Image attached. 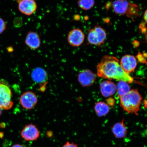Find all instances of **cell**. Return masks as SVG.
Listing matches in <instances>:
<instances>
[{"instance_id":"1","label":"cell","mask_w":147,"mask_h":147,"mask_svg":"<svg viewBox=\"0 0 147 147\" xmlns=\"http://www.w3.org/2000/svg\"><path fill=\"white\" fill-rule=\"evenodd\" d=\"M97 76L108 80H115L130 84L134 79L125 72L121 67L118 59L115 57L104 56L97 66Z\"/></svg>"},{"instance_id":"2","label":"cell","mask_w":147,"mask_h":147,"mask_svg":"<svg viewBox=\"0 0 147 147\" xmlns=\"http://www.w3.org/2000/svg\"><path fill=\"white\" fill-rule=\"evenodd\" d=\"M120 105L128 113L138 115L142 97L137 90H130L126 94L119 97Z\"/></svg>"},{"instance_id":"3","label":"cell","mask_w":147,"mask_h":147,"mask_svg":"<svg viewBox=\"0 0 147 147\" xmlns=\"http://www.w3.org/2000/svg\"><path fill=\"white\" fill-rule=\"evenodd\" d=\"M112 7L116 14L126 15L131 18L139 16L141 11L138 5L127 0H115L112 3Z\"/></svg>"},{"instance_id":"4","label":"cell","mask_w":147,"mask_h":147,"mask_svg":"<svg viewBox=\"0 0 147 147\" xmlns=\"http://www.w3.org/2000/svg\"><path fill=\"white\" fill-rule=\"evenodd\" d=\"M107 38V33L105 29L99 25L94 28L90 29L88 32V43L91 45L100 47L104 44Z\"/></svg>"},{"instance_id":"5","label":"cell","mask_w":147,"mask_h":147,"mask_svg":"<svg viewBox=\"0 0 147 147\" xmlns=\"http://www.w3.org/2000/svg\"><path fill=\"white\" fill-rule=\"evenodd\" d=\"M11 90L5 83L0 81V107L1 109H10L13 105L11 100Z\"/></svg>"},{"instance_id":"6","label":"cell","mask_w":147,"mask_h":147,"mask_svg":"<svg viewBox=\"0 0 147 147\" xmlns=\"http://www.w3.org/2000/svg\"><path fill=\"white\" fill-rule=\"evenodd\" d=\"M38 97L34 92L27 91L24 92L20 97V102L22 107L27 110H31L36 105Z\"/></svg>"},{"instance_id":"7","label":"cell","mask_w":147,"mask_h":147,"mask_svg":"<svg viewBox=\"0 0 147 147\" xmlns=\"http://www.w3.org/2000/svg\"><path fill=\"white\" fill-rule=\"evenodd\" d=\"M84 39L85 35L80 29H73L68 34V42L70 45L73 47H80L84 43Z\"/></svg>"},{"instance_id":"8","label":"cell","mask_w":147,"mask_h":147,"mask_svg":"<svg viewBox=\"0 0 147 147\" xmlns=\"http://www.w3.org/2000/svg\"><path fill=\"white\" fill-rule=\"evenodd\" d=\"M40 131L34 125L30 124L25 126L21 133V136L27 141H34L40 136Z\"/></svg>"},{"instance_id":"9","label":"cell","mask_w":147,"mask_h":147,"mask_svg":"<svg viewBox=\"0 0 147 147\" xmlns=\"http://www.w3.org/2000/svg\"><path fill=\"white\" fill-rule=\"evenodd\" d=\"M96 75L89 69L84 70L79 74L78 80L83 87H90L93 85L96 80Z\"/></svg>"},{"instance_id":"10","label":"cell","mask_w":147,"mask_h":147,"mask_svg":"<svg viewBox=\"0 0 147 147\" xmlns=\"http://www.w3.org/2000/svg\"><path fill=\"white\" fill-rule=\"evenodd\" d=\"M37 9V5L34 0H21L18 4V9L22 13L28 16L32 15Z\"/></svg>"},{"instance_id":"11","label":"cell","mask_w":147,"mask_h":147,"mask_svg":"<svg viewBox=\"0 0 147 147\" xmlns=\"http://www.w3.org/2000/svg\"><path fill=\"white\" fill-rule=\"evenodd\" d=\"M120 64L125 72L129 74L135 71L137 65V60L133 55H127L121 59Z\"/></svg>"},{"instance_id":"12","label":"cell","mask_w":147,"mask_h":147,"mask_svg":"<svg viewBox=\"0 0 147 147\" xmlns=\"http://www.w3.org/2000/svg\"><path fill=\"white\" fill-rule=\"evenodd\" d=\"M25 43L32 50H36L41 45L40 36L37 33L30 31L28 33L25 40Z\"/></svg>"},{"instance_id":"13","label":"cell","mask_w":147,"mask_h":147,"mask_svg":"<svg viewBox=\"0 0 147 147\" xmlns=\"http://www.w3.org/2000/svg\"><path fill=\"white\" fill-rule=\"evenodd\" d=\"M100 88L101 94L104 97L111 96L117 91L116 86L113 82L108 80L104 81L101 83Z\"/></svg>"},{"instance_id":"14","label":"cell","mask_w":147,"mask_h":147,"mask_svg":"<svg viewBox=\"0 0 147 147\" xmlns=\"http://www.w3.org/2000/svg\"><path fill=\"white\" fill-rule=\"evenodd\" d=\"M112 132L115 137L121 139L126 136L127 130L124 123V119L115 124L112 128Z\"/></svg>"},{"instance_id":"15","label":"cell","mask_w":147,"mask_h":147,"mask_svg":"<svg viewBox=\"0 0 147 147\" xmlns=\"http://www.w3.org/2000/svg\"><path fill=\"white\" fill-rule=\"evenodd\" d=\"M32 80L38 83H42L47 81L48 75L47 71L41 67H37L33 70L32 73Z\"/></svg>"},{"instance_id":"16","label":"cell","mask_w":147,"mask_h":147,"mask_svg":"<svg viewBox=\"0 0 147 147\" xmlns=\"http://www.w3.org/2000/svg\"><path fill=\"white\" fill-rule=\"evenodd\" d=\"M94 109L97 115L99 117H102L107 114L110 111V108L107 104L100 102L95 104Z\"/></svg>"},{"instance_id":"17","label":"cell","mask_w":147,"mask_h":147,"mask_svg":"<svg viewBox=\"0 0 147 147\" xmlns=\"http://www.w3.org/2000/svg\"><path fill=\"white\" fill-rule=\"evenodd\" d=\"M117 91L119 97L123 96L130 90L128 83L122 81L119 82L116 86Z\"/></svg>"},{"instance_id":"18","label":"cell","mask_w":147,"mask_h":147,"mask_svg":"<svg viewBox=\"0 0 147 147\" xmlns=\"http://www.w3.org/2000/svg\"><path fill=\"white\" fill-rule=\"evenodd\" d=\"M94 4V0H78V1L79 8L85 11L90 10Z\"/></svg>"},{"instance_id":"19","label":"cell","mask_w":147,"mask_h":147,"mask_svg":"<svg viewBox=\"0 0 147 147\" xmlns=\"http://www.w3.org/2000/svg\"><path fill=\"white\" fill-rule=\"evenodd\" d=\"M6 28V23L2 18H0V34L4 32Z\"/></svg>"},{"instance_id":"20","label":"cell","mask_w":147,"mask_h":147,"mask_svg":"<svg viewBox=\"0 0 147 147\" xmlns=\"http://www.w3.org/2000/svg\"><path fill=\"white\" fill-rule=\"evenodd\" d=\"M62 147H78V146L74 143L67 142Z\"/></svg>"},{"instance_id":"21","label":"cell","mask_w":147,"mask_h":147,"mask_svg":"<svg viewBox=\"0 0 147 147\" xmlns=\"http://www.w3.org/2000/svg\"><path fill=\"white\" fill-rule=\"evenodd\" d=\"M143 18L145 21L147 23V9L144 12Z\"/></svg>"},{"instance_id":"22","label":"cell","mask_w":147,"mask_h":147,"mask_svg":"<svg viewBox=\"0 0 147 147\" xmlns=\"http://www.w3.org/2000/svg\"><path fill=\"white\" fill-rule=\"evenodd\" d=\"M47 135L49 137H51L53 135V133L52 131H49L47 133Z\"/></svg>"},{"instance_id":"23","label":"cell","mask_w":147,"mask_h":147,"mask_svg":"<svg viewBox=\"0 0 147 147\" xmlns=\"http://www.w3.org/2000/svg\"><path fill=\"white\" fill-rule=\"evenodd\" d=\"M11 147H24L21 145L20 144H15L13 146Z\"/></svg>"},{"instance_id":"24","label":"cell","mask_w":147,"mask_h":147,"mask_svg":"<svg viewBox=\"0 0 147 147\" xmlns=\"http://www.w3.org/2000/svg\"><path fill=\"white\" fill-rule=\"evenodd\" d=\"M4 137V133L3 132H0V138L2 139Z\"/></svg>"},{"instance_id":"25","label":"cell","mask_w":147,"mask_h":147,"mask_svg":"<svg viewBox=\"0 0 147 147\" xmlns=\"http://www.w3.org/2000/svg\"><path fill=\"white\" fill-rule=\"evenodd\" d=\"M2 113V112L1 108L0 107V116L1 115Z\"/></svg>"}]
</instances>
